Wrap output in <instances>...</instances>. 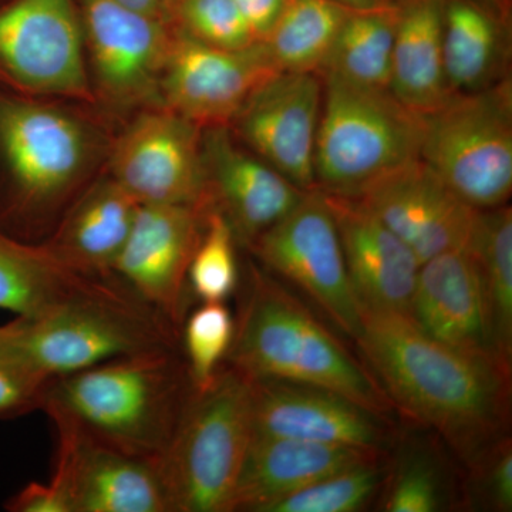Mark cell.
<instances>
[{
	"instance_id": "obj_1",
	"label": "cell",
	"mask_w": 512,
	"mask_h": 512,
	"mask_svg": "<svg viewBox=\"0 0 512 512\" xmlns=\"http://www.w3.org/2000/svg\"><path fill=\"white\" fill-rule=\"evenodd\" d=\"M392 406L447 441L464 463L504 436L511 369L430 338L406 313L362 308L355 339Z\"/></svg>"
},
{
	"instance_id": "obj_2",
	"label": "cell",
	"mask_w": 512,
	"mask_h": 512,
	"mask_svg": "<svg viewBox=\"0 0 512 512\" xmlns=\"http://www.w3.org/2000/svg\"><path fill=\"white\" fill-rule=\"evenodd\" d=\"M109 150L73 111L0 86V231L43 244Z\"/></svg>"
},
{
	"instance_id": "obj_3",
	"label": "cell",
	"mask_w": 512,
	"mask_h": 512,
	"mask_svg": "<svg viewBox=\"0 0 512 512\" xmlns=\"http://www.w3.org/2000/svg\"><path fill=\"white\" fill-rule=\"evenodd\" d=\"M192 392L185 360L171 346L55 377L47 383L40 410L53 424L158 461L174 439Z\"/></svg>"
},
{
	"instance_id": "obj_4",
	"label": "cell",
	"mask_w": 512,
	"mask_h": 512,
	"mask_svg": "<svg viewBox=\"0 0 512 512\" xmlns=\"http://www.w3.org/2000/svg\"><path fill=\"white\" fill-rule=\"evenodd\" d=\"M227 362L251 379L320 387L382 417L393 407L366 365L274 275L254 265Z\"/></svg>"
},
{
	"instance_id": "obj_5",
	"label": "cell",
	"mask_w": 512,
	"mask_h": 512,
	"mask_svg": "<svg viewBox=\"0 0 512 512\" xmlns=\"http://www.w3.org/2000/svg\"><path fill=\"white\" fill-rule=\"evenodd\" d=\"M20 355L52 380L177 342V328L116 276L67 301L3 325Z\"/></svg>"
},
{
	"instance_id": "obj_6",
	"label": "cell",
	"mask_w": 512,
	"mask_h": 512,
	"mask_svg": "<svg viewBox=\"0 0 512 512\" xmlns=\"http://www.w3.org/2000/svg\"><path fill=\"white\" fill-rule=\"evenodd\" d=\"M252 440L251 379L228 365L194 390L157 461L168 512H229Z\"/></svg>"
},
{
	"instance_id": "obj_7",
	"label": "cell",
	"mask_w": 512,
	"mask_h": 512,
	"mask_svg": "<svg viewBox=\"0 0 512 512\" xmlns=\"http://www.w3.org/2000/svg\"><path fill=\"white\" fill-rule=\"evenodd\" d=\"M423 116L389 90L323 80L315 190L355 198L419 158Z\"/></svg>"
},
{
	"instance_id": "obj_8",
	"label": "cell",
	"mask_w": 512,
	"mask_h": 512,
	"mask_svg": "<svg viewBox=\"0 0 512 512\" xmlns=\"http://www.w3.org/2000/svg\"><path fill=\"white\" fill-rule=\"evenodd\" d=\"M419 158L476 210L507 204L512 192L511 76L483 92L454 94L423 114Z\"/></svg>"
},
{
	"instance_id": "obj_9",
	"label": "cell",
	"mask_w": 512,
	"mask_h": 512,
	"mask_svg": "<svg viewBox=\"0 0 512 512\" xmlns=\"http://www.w3.org/2000/svg\"><path fill=\"white\" fill-rule=\"evenodd\" d=\"M0 86L35 97L96 100L74 0L0 2Z\"/></svg>"
},
{
	"instance_id": "obj_10",
	"label": "cell",
	"mask_w": 512,
	"mask_h": 512,
	"mask_svg": "<svg viewBox=\"0 0 512 512\" xmlns=\"http://www.w3.org/2000/svg\"><path fill=\"white\" fill-rule=\"evenodd\" d=\"M248 248L272 275L301 289L342 332L357 338L362 306L350 282L338 225L323 192L306 191L286 217Z\"/></svg>"
},
{
	"instance_id": "obj_11",
	"label": "cell",
	"mask_w": 512,
	"mask_h": 512,
	"mask_svg": "<svg viewBox=\"0 0 512 512\" xmlns=\"http://www.w3.org/2000/svg\"><path fill=\"white\" fill-rule=\"evenodd\" d=\"M109 174L138 204L210 207L202 127L164 106L147 107L110 147Z\"/></svg>"
},
{
	"instance_id": "obj_12",
	"label": "cell",
	"mask_w": 512,
	"mask_h": 512,
	"mask_svg": "<svg viewBox=\"0 0 512 512\" xmlns=\"http://www.w3.org/2000/svg\"><path fill=\"white\" fill-rule=\"evenodd\" d=\"M94 92L116 109L160 106V79L174 29L120 0H79Z\"/></svg>"
},
{
	"instance_id": "obj_13",
	"label": "cell",
	"mask_w": 512,
	"mask_h": 512,
	"mask_svg": "<svg viewBox=\"0 0 512 512\" xmlns=\"http://www.w3.org/2000/svg\"><path fill=\"white\" fill-rule=\"evenodd\" d=\"M322 103L318 73L278 72L249 94L228 128L242 146L296 187L312 191Z\"/></svg>"
},
{
	"instance_id": "obj_14",
	"label": "cell",
	"mask_w": 512,
	"mask_h": 512,
	"mask_svg": "<svg viewBox=\"0 0 512 512\" xmlns=\"http://www.w3.org/2000/svg\"><path fill=\"white\" fill-rule=\"evenodd\" d=\"M278 72L262 42L218 49L175 28L160 79V106L202 128L228 126L249 94Z\"/></svg>"
},
{
	"instance_id": "obj_15",
	"label": "cell",
	"mask_w": 512,
	"mask_h": 512,
	"mask_svg": "<svg viewBox=\"0 0 512 512\" xmlns=\"http://www.w3.org/2000/svg\"><path fill=\"white\" fill-rule=\"evenodd\" d=\"M210 207L140 204L113 275L175 328L187 316L188 269Z\"/></svg>"
},
{
	"instance_id": "obj_16",
	"label": "cell",
	"mask_w": 512,
	"mask_h": 512,
	"mask_svg": "<svg viewBox=\"0 0 512 512\" xmlns=\"http://www.w3.org/2000/svg\"><path fill=\"white\" fill-rule=\"evenodd\" d=\"M53 481L72 512H168L157 461L144 460L55 423Z\"/></svg>"
},
{
	"instance_id": "obj_17",
	"label": "cell",
	"mask_w": 512,
	"mask_h": 512,
	"mask_svg": "<svg viewBox=\"0 0 512 512\" xmlns=\"http://www.w3.org/2000/svg\"><path fill=\"white\" fill-rule=\"evenodd\" d=\"M355 200L402 239L421 264L464 247L480 211L454 194L420 158L370 185Z\"/></svg>"
},
{
	"instance_id": "obj_18",
	"label": "cell",
	"mask_w": 512,
	"mask_h": 512,
	"mask_svg": "<svg viewBox=\"0 0 512 512\" xmlns=\"http://www.w3.org/2000/svg\"><path fill=\"white\" fill-rule=\"evenodd\" d=\"M202 160L208 204L224 215L238 244L247 248L306 194L242 146L228 126L202 128Z\"/></svg>"
},
{
	"instance_id": "obj_19",
	"label": "cell",
	"mask_w": 512,
	"mask_h": 512,
	"mask_svg": "<svg viewBox=\"0 0 512 512\" xmlns=\"http://www.w3.org/2000/svg\"><path fill=\"white\" fill-rule=\"evenodd\" d=\"M251 409L252 436L379 451L389 441L384 417L340 394L308 384L251 379Z\"/></svg>"
},
{
	"instance_id": "obj_20",
	"label": "cell",
	"mask_w": 512,
	"mask_h": 512,
	"mask_svg": "<svg viewBox=\"0 0 512 512\" xmlns=\"http://www.w3.org/2000/svg\"><path fill=\"white\" fill-rule=\"evenodd\" d=\"M407 315L430 338L501 362L491 338L476 262L467 245L420 265Z\"/></svg>"
},
{
	"instance_id": "obj_21",
	"label": "cell",
	"mask_w": 512,
	"mask_h": 512,
	"mask_svg": "<svg viewBox=\"0 0 512 512\" xmlns=\"http://www.w3.org/2000/svg\"><path fill=\"white\" fill-rule=\"evenodd\" d=\"M325 197L338 225L346 268L360 306L407 315L419 275V258L355 198Z\"/></svg>"
},
{
	"instance_id": "obj_22",
	"label": "cell",
	"mask_w": 512,
	"mask_h": 512,
	"mask_svg": "<svg viewBox=\"0 0 512 512\" xmlns=\"http://www.w3.org/2000/svg\"><path fill=\"white\" fill-rule=\"evenodd\" d=\"M379 458L382 451L370 448L252 436L229 512H262L320 478Z\"/></svg>"
},
{
	"instance_id": "obj_23",
	"label": "cell",
	"mask_w": 512,
	"mask_h": 512,
	"mask_svg": "<svg viewBox=\"0 0 512 512\" xmlns=\"http://www.w3.org/2000/svg\"><path fill=\"white\" fill-rule=\"evenodd\" d=\"M138 201L109 174L96 178L74 200L43 245L60 264L89 278H113Z\"/></svg>"
},
{
	"instance_id": "obj_24",
	"label": "cell",
	"mask_w": 512,
	"mask_h": 512,
	"mask_svg": "<svg viewBox=\"0 0 512 512\" xmlns=\"http://www.w3.org/2000/svg\"><path fill=\"white\" fill-rule=\"evenodd\" d=\"M443 57L453 94L483 92L511 76L508 3L444 0Z\"/></svg>"
},
{
	"instance_id": "obj_25",
	"label": "cell",
	"mask_w": 512,
	"mask_h": 512,
	"mask_svg": "<svg viewBox=\"0 0 512 512\" xmlns=\"http://www.w3.org/2000/svg\"><path fill=\"white\" fill-rule=\"evenodd\" d=\"M444 0H400L389 92L414 113L439 109L448 89L443 57Z\"/></svg>"
},
{
	"instance_id": "obj_26",
	"label": "cell",
	"mask_w": 512,
	"mask_h": 512,
	"mask_svg": "<svg viewBox=\"0 0 512 512\" xmlns=\"http://www.w3.org/2000/svg\"><path fill=\"white\" fill-rule=\"evenodd\" d=\"M106 278L66 268L43 244H29L0 231V309L19 318L39 315Z\"/></svg>"
},
{
	"instance_id": "obj_27",
	"label": "cell",
	"mask_w": 512,
	"mask_h": 512,
	"mask_svg": "<svg viewBox=\"0 0 512 512\" xmlns=\"http://www.w3.org/2000/svg\"><path fill=\"white\" fill-rule=\"evenodd\" d=\"M397 18L399 3L350 12L320 69L322 80L389 90Z\"/></svg>"
},
{
	"instance_id": "obj_28",
	"label": "cell",
	"mask_w": 512,
	"mask_h": 512,
	"mask_svg": "<svg viewBox=\"0 0 512 512\" xmlns=\"http://www.w3.org/2000/svg\"><path fill=\"white\" fill-rule=\"evenodd\" d=\"M467 248L476 262L495 352L512 363V210L507 204L477 212Z\"/></svg>"
},
{
	"instance_id": "obj_29",
	"label": "cell",
	"mask_w": 512,
	"mask_h": 512,
	"mask_svg": "<svg viewBox=\"0 0 512 512\" xmlns=\"http://www.w3.org/2000/svg\"><path fill=\"white\" fill-rule=\"evenodd\" d=\"M350 12L332 0H286L278 22L262 42L276 69L319 74Z\"/></svg>"
},
{
	"instance_id": "obj_30",
	"label": "cell",
	"mask_w": 512,
	"mask_h": 512,
	"mask_svg": "<svg viewBox=\"0 0 512 512\" xmlns=\"http://www.w3.org/2000/svg\"><path fill=\"white\" fill-rule=\"evenodd\" d=\"M387 470L379 460L357 464L269 504L262 512H355L382 490Z\"/></svg>"
},
{
	"instance_id": "obj_31",
	"label": "cell",
	"mask_w": 512,
	"mask_h": 512,
	"mask_svg": "<svg viewBox=\"0 0 512 512\" xmlns=\"http://www.w3.org/2000/svg\"><path fill=\"white\" fill-rule=\"evenodd\" d=\"M234 231L224 215L210 207L188 269V291L200 302H225L238 288Z\"/></svg>"
},
{
	"instance_id": "obj_32",
	"label": "cell",
	"mask_w": 512,
	"mask_h": 512,
	"mask_svg": "<svg viewBox=\"0 0 512 512\" xmlns=\"http://www.w3.org/2000/svg\"><path fill=\"white\" fill-rule=\"evenodd\" d=\"M185 366L194 390L212 383L227 360L235 335V320L225 302H201L184 322Z\"/></svg>"
},
{
	"instance_id": "obj_33",
	"label": "cell",
	"mask_w": 512,
	"mask_h": 512,
	"mask_svg": "<svg viewBox=\"0 0 512 512\" xmlns=\"http://www.w3.org/2000/svg\"><path fill=\"white\" fill-rule=\"evenodd\" d=\"M384 480L382 510L434 512L448 505V484L439 461L426 451L412 448Z\"/></svg>"
},
{
	"instance_id": "obj_34",
	"label": "cell",
	"mask_w": 512,
	"mask_h": 512,
	"mask_svg": "<svg viewBox=\"0 0 512 512\" xmlns=\"http://www.w3.org/2000/svg\"><path fill=\"white\" fill-rule=\"evenodd\" d=\"M178 29L205 45L242 50L256 43L235 0H175Z\"/></svg>"
},
{
	"instance_id": "obj_35",
	"label": "cell",
	"mask_w": 512,
	"mask_h": 512,
	"mask_svg": "<svg viewBox=\"0 0 512 512\" xmlns=\"http://www.w3.org/2000/svg\"><path fill=\"white\" fill-rule=\"evenodd\" d=\"M47 383L49 379L20 355L0 326V420L39 410Z\"/></svg>"
},
{
	"instance_id": "obj_36",
	"label": "cell",
	"mask_w": 512,
	"mask_h": 512,
	"mask_svg": "<svg viewBox=\"0 0 512 512\" xmlns=\"http://www.w3.org/2000/svg\"><path fill=\"white\" fill-rule=\"evenodd\" d=\"M471 470V494L491 510H512V446L503 436L485 447L468 463Z\"/></svg>"
},
{
	"instance_id": "obj_37",
	"label": "cell",
	"mask_w": 512,
	"mask_h": 512,
	"mask_svg": "<svg viewBox=\"0 0 512 512\" xmlns=\"http://www.w3.org/2000/svg\"><path fill=\"white\" fill-rule=\"evenodd\" d=\"M10 512H72L69 501L52 480L49 483H30L5 503Z\"/></svg>"
},
{
	"instance_id": "obj_38",
	"label": "cell",
	"mask_w": 512,
	"mask_h": 512,
	"mask_svg": "<svg viewBox=\"0 0 512 512\" xmlns=\"http://www.w3.org/2000/svg\"><path fill=\"white\" fill-rule=\"evenodd\" d=\"M242 16L247 20L249 29L256 42H264L272 32L286 0H235Z\"/></svg>"
},
{
	"instance_id": "obj_39",
	"label": "cell",
	"mask_w": 512,
	"mask_h": 512,
	"mask_svg": "<svg viewBox=\"0 0 512 512\" xmlns=\"http://www.w3.org/2000/svg\"><path fill=\"white\" fill-rule=\"evenodd\" d=\"M120 2L158 19L167 20L170 12V0H120Z\"/></svg>"
},
{
	"instance_id": "obj_40",
	"label": "cell",
	"mask_w": 512,
	"mask_h": 512,
	"mask_svg": "<svg viewBox=\"0 0 512 512\" xmlns=\"http://www.w3.org/2000/svg\"><path fill=\"white\" fill-rule=\"evenodd\" d=\"M343 8L359 12V10H373L389 8V6L397 5L400 0H332Z\"/></svg>"
},
{
	"instance_id": "obj_41",
	"label": "cell",
	"mask_w": 512,
	"mask_h": 512,
	"mask_svg": "<svg viewBox=\"0 0 512 512\" xmlns=\"http://www.w3.org/2000/svg\"><path fill=\"white\" fill-rule=\"evenodd\" d=\"M493 2L508 3V0H493Z\"/></svg>"
},
{
	"instance_id": "obj_42",
	"label": "cell",
	"mask_w": 512,
	"mask_h": 512,
	"mask_svg": "<svg viewBox=\"0 0 512 512\" xmlns=\"http://www.w3.org/2000/svg\"><path fill=\"white\" fill-rule=\"evenodd\" d=\"M171 2H175V0H170V5H171Z\"/></svg>"
},
{
	"instance_id": "obj_43",
	"label": "cell",
	"mask_w": 512,
	"mask_h": 512,
	"mask_svg": "<svg viewBox=\"0 0 512 512\" xmlns=\"http://www.w3.org/2000/svg\"><path fill=\"white\" fill-rule=\"evenodd\" d=\"M0 2H2V0H0Z\"/></svg>"
}]
</instances>
